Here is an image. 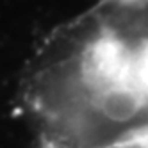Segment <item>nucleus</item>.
<instances>
[{"label": "nucleus", "mask_w": 148, "mask_h": 148, "mask_svg": "<svg viewBox=\"0 0 148 148\" xmlns=\"http://www.w3.org/2000/svg\"><path fill=\"white\" fill-rule=\"evenodd\" d=\"M134 80L148 97V43L134 50Z\"/></svg>", "instance_id": "obj_1"}]
</instances>
